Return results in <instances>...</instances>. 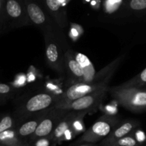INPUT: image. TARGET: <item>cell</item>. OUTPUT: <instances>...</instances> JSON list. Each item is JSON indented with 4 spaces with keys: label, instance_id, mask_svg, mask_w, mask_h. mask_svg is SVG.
I'll use <instances>...</instances> for the list:
<instances>
[{
    "label": "cell",
    "instance_id": "cell-24",
    "mask_svg": "<svg viewBox=\"0 0 146 146\" xmlns=\"http://www.w3.org/2000/svg\"><path fill=\"white\" fill-rule=\"evenodd\" d=\"M90 5L94 10H99L102 5V0H90Z\"/></svg>",
    "mask_w": 146,
    "mask_h": 146
},
{
    "label": "cell",
    "instance_id": "cell-22",
    "mask_svg": "<svg viewBox=\"0 0 146 146\" xmlns=\"http://www.w3.org/2000/svg\"><path fill=\"white\" fill-rule=\"evenodd\" d=\"M14 88L10 85L0 83V98H7L12 95Z\"/></svg>",
    "mask_w": 146,
    "mask_h": 146
},
{
    "label": "cell",
    "instance_id": "cell-26",
    "mask_svg": "<svg viewBox=\"0 0 146 146\" xmlns=\"http://www.w3.org/2000/svg\"><path fill=\"white\" fill-rule=\"evenodd\" d=\"M59 1H60V2L61 3L62 6V7H64V6L67 5V4H68V3L70 2V1H71V0H59Z\"/></svg>",
    "mask_w": 146,
    "mask_h": 146
},
{
    "label": "cell",
    "instance_id": "cell-7",
    "mask_svg": "<svg viewBox=\"0 0 146 146\" xmlns=\"http://www.w3.org/2000/svg\"><path fill=\"white\" fill-rule=\"evenodd\" d=\"M108 88L109 87L102 88L69 103L56 106L54 108H62L69 111H87L90 113L97 110L108 92Z\"/></svg>",
    "mask_w": 146,
    "mask_h": 146
},
{
    "label": "cell",
    "instance_id": "cell-23",
    "mask_svg": "<svg viewBox=\"0 0 146 146\" xmlns=\"http://www.w3.org/2000/svg\"><path fill=\"white\" fill-rule=\"evenodd\" d=\"M4 4H5V0H0V29H2L6 23Z\"/></svg>",
    "mask_w": 146,
    "mask_h": 146
},
{
    "label": "cell",
    "instance_id": "cell-16",
    "mask_svg": "<svg viewBox=\"0 0 146 146\" xmlns=\"http://www.w3.org/2000/svg\"><path fill=\"white\" fill-rule=\"evenodd\" d=\"M74 56L78 61L79 64L83 68L84 72V82L89 83L92 82L94 80V76L96 75V71L94 69V67L93 66L92 63L90 61L88 57L81 53H75L74 52Z\"/></svg>",
    "mask_w": 146,
    "mask_h": 146
},
{
    "label": "cell",
    "instance_id": "cell-25",
    "mask_svg": "<svg viewBox=\"0 0 146 146\" xmlns=\"http://www.w3.org/2000/svg\"><path fill=\"white\" fill-rule=\"evenodd\" d=\"M79 30H75V27H72L70 30V34L72 36V38H77L79 36Z\"/></svg>",
    "mask_w": 146,
    "mask_h": 146
},
{
    "label": "cell",
    "instance_id": "cell-28",
    "mask_svg": "<svg viewBox=\"0 0 146 146\" xmlns=\"http://www.w3.org/2000/svg\"><path fill=\"white\" fill-rule=\"evenodd\" d=\"M27 145H28V144L26 143H24V142H23V143H21L18 144V145H13V146H27Z\"/></svg>",
    "mask_w": 146,
    "mask_h": 146
},
{
    "label": "cell",
    "instance_id": "cell-18",
    "mask_svg": "<svg viewBox=\"0 0 146 146\" xmlns=\"http://www.w3.org/2000/svg\"><path fill=\"white\" fill-rule=\"evenodd\" d=\"M119 86H120L121 87H125V88H127V87H137V88L145 87L146 86V68L140 74L133 77V78Z\"/></svg>",
    "mask_w": 146,
    "mask_h": 146
},
{
    "label": "cell",
    "instance_id": "cell-27",
    "mask_svg": "<svg viewBox=\"0 0 146 146\" xmlns=\"http://www.w3.org/2000/svg\"><path fill=\"white\" fill-rule=\"evenodd\" d=\"M84 144H82V145H80L79 146H97L94 145V143H84Z\"/></svg>",
    "mask_w": 146,
    "mask_h": 146
},
{
    "label": "cell",
    "instance_id": "cell-29",
    "mask_svg": "<svg viewBox=\"0 0 146 146\" xmlns=\"http://www.w3.org/2000/svg\"><path fill=\"white\" fill-rule=\"evenodd\" d=\"M0 146H5V145H1V144H0Z\"/></svg>",
    "mask_w": 146,
    "mask_h": 146
},
{
    "label": "cell",
    "instance_id": "cell-1",
    "mask_svg": "<svg viewBox=\"0 0 146 146\" xmlns=\"http://www.w3.org/2000/svg\"><path fill=\"white\" fill-rule=\"evenodd\" d=\"M110 95L121 106L134 113L146 111V87H121L108 88Z\"/></svg>",
    "mask_w": 146,
    "mask_h": 146
},
{
    "label": "cell",
    "instance_id": "cell-2",
    "mask_svg": "<svg viewBox=\"0 0 146 146\" xmlns=\"http://www.w3.org/2000/svg\"><path fill=\"white\" fill-rule=\"evenodd\" d=\"M60 98V96L51 93H39L19 106L16 114L19 121H25L30 117L51 109L59 102Z\"/></svg>",
    "mask_w": 146,
    "mask_h": 146
},
{
    "label": "cell",
    "instance_id": "cell-31",
    "mask_svg": "<svg viewBox=\"0 0 146 146\" xmlns=\"http://www.w3.org/2000/svg\"><path fill=\"white\" fill-rule=\"evenodd\" d=\"M40 1H42V0H40Z\"/></svg>",
    "mask_w": 146,
    "mask_h": 146
},
{
    "label": "cell",
    "instance_id": "cell-21",
    "mask_svg": "<svg viewBox=\"0 0 146 146\" xmlns=\"http://www.w3.org/2000/svg\"><path fill=\"white\" fill-rule=\"evenodd\" d=\"M15 127L16 121L11 115H5L0 118V133Z\"/></svg>",
    "mask_w": 146,
    "mask_h": 146
},
{
    "label": "cell",
    "instance_id": "cell-10",
    "mask_svg": "<svg viewBox=\"0 0 146 146\" xmlns=\"http://www.w3.org/2000/svg\"><path fill=\"white\" fill-rule=\"evenodd\" d=\"M64 68L65 74L68 78V86L77 83L84 82V70L76 59L74 52L71 49L64 51Z\"/></svg>",
    "mask_w": 146,
    "mask_h": 146
},
{
    "label": "cell",
    "instance_id": "cell-4",
    "mask_svg": "<svg viewBox=\"0 0 146 146\" xmlns=\"http://www.w3.org/2000/svg\"><path fill=\"white\" fill-rule=\"evenodd\" d=\"M29 21L31 25L40 29L42 33L50 31L62 34V30L56 24L44 9L40 0H24Z\"/></svg>",
    "mask_w": 146,
    "mask_h": 146
},
{
    "label": "cell",
    "instance_id": "cell-14",
    "mask_svg": "<svg viewBox=\"0 0 146 146\" xmlns=\"http://www.w3.org/2000/svg\"><path fill=\"white\" fill-rule=\"evenodd\" d=\"M48 111L37 114L32 117H30L28 119H27L25 122L19 125L17 128H16L19 137L22 139L24 138L31 136L34 133V131H36L37 126Z\"/></svg>",
    "mask_w": 146,
    "mask_h": 146
},
{
    "label": "cell",
    "instance_id": "cell-20",
    "mask_svg": "<svg viewBox=\"0 0 146 146\" xmlns=\"http://www.w3.org/2000/svg\"><path fill=\"white\" fill-rule=\"evenodd\" d=\"M127 7L132 12L146 11V0H128L127 1Z\"/></svg>",
    "mask_w": 146,
    "mask_h": 146
},
{
    "label": "cell",
    "instance_id": "cell-17",
    "mask_svg": "<svg viewBox=\"0 0 146 146\" xmlns=\"http://www.w3.org/2000/svg\"><path fill=\"white\" fill-rule=\"evenodd\" d=\"M21 138L19 137L15 128L7 130L0 133V144L5 146H13L21 143Z\"/></svg>",
    "mask_w": 146,
    "mask_h": 146
},
{
    "label": "cell",
    "instance_id": "cell-15",
    "mask_svg": "<svg viewBox=\"0 0 146 146\" xmlns=\"http://www.w3.org/2000/svg\"><path fill=\"white\" fill-rule=\"evenodd\" d=\"M87 113H89L87 111H79L70 128L63 136L62 142L70 141L85 131V126L83 120Z\"/></svg>",
    "mask_w": 146,
    "mask_h": 146
},
{
    "label": "cell",
    "instance_id": "cell-11",
    "mask_svg": "<svg viewBox=\"0 0 146 146\" xmlns=\"http://www.w3.org/2000/svg\"><path fill=\"white\" fill-rule=\"evenodd\" d=\"M140 123L135 119H126L120 121L110 134L102 141V145L109 146L117 140L132 133L138 128Z\"/></svg>",
    "mask_w": 146,
    "mask_h": 146
},
{
    "label": "cell",
    "instance_id": "cell-13",
    "mask_svg": "<svg viewBox=\"0 0 146 146\" xmlns=\"http://www.w3.org/2000/svg\"><path fill=\"white\" fill-rule=\"evenodd\" d=\"M78 112L79 111H69L63 117L51 135V141L53 143L60 144L62 143L63 136L70 128Z\"/></svg>",
    "mask_w": 146,
    "mask_h": 146
},
{
    "label": "cell",
    "instance_id": "cell-19",
    "mask_svg": "<svg viewBox=\"0 0 146 146\" xmlns=\"http://www.w3.org/2000/svg\"><path fill=\"white\" fill-rule=\"evenodd\" d=\"M109 146H140V143L132 133L117 140Z\"/></svg>",
    "mask_w": 146,
    "mask_h": 146
},
{
    "label": "cell",
    "instance_id": "cell-3",
    "mask_svg": "<svg viewBox=\"0 0 146 146\" xmlns=\"http://www.w3.org/2000/svg\"><path fill=\"white\" fill-rule=\"evenodd\" d=\"M45 46V58L49 66L60 76L65 74L64 68V51L63 49L62 34L57 33H43Z\"/></svg>",
    "mask_w": 146,
    "mask_h": 146
},
{
    "label": "cell",
    "instance_id": "cell-30",
    "mask_svg": "<svg viewBox=\"0 0 146 146\" xmlns=\"http://www.w3.org/2000/svg\"><path fill=\"white\" fill-rule=\"evenodd\" d=\"M27 146H29V145H27Z\"/></svg>",
    "mask_w": 146,
    "mask_h": 146
},
{
    "label": "cell",
    "instance_id": "cell-5",
    "mask_svg": "<svg viewBox=\"0 0 146 146\" xmlns=\"http://www.w3.org/2000/svg\"><path fill=\"white\" fill-rule=\"evenodd\" d=\"M120 121V118L116 115L107 114L102 115L89 129L83 133L82 135L78 140V143H95L103 140L111 133Z\"/></svg>",
    "mask_w": 146,
    "mask_h": 146
},
{
    "label": "cell",
    "instance_id": "cell-12",
    "mask_svg": "<svg viewBox=\"0 0 146 146\" xmlns=\"http://www.w3.org/2000/svg\"><path fill=\"white\" fill-rule=\"evenodd\" d=\"M43 6L54 22L61 29L67 25V18L65 11L59 0H42Z\"/></svg>",
    "mask_w": 146,
    "mask_h": 146
},
{
    "label": "cell",
    "instance_id": "cell-9",
    "mask_svg": "<svg viewBox=\"0 0 146 146\" xmlns=\"http://www.w3.org/2000/svg\"><path fill=\"white\" fill-rule=\"evenodd\" d=\"M68 111L69 110L54 107L49 110L40 123L36 131L30 136L31 141H35L40 138L46 137L51 138L53 131Z\"/></svg>",
    "mask_w": 146,
    "mask_h": 146
},
{
    "label": "cell",
    "instance_id": "cell-8",
    "mask_svg": "<svg viewBox=\"0 0 146 146\" xmlns=\"http://www.w3.org/2000/svg\"><path fill=\"white\" fill-rule=\"evenodd\" d=\"M4 12L6 23L10 27L19 28L31 25L24 0H5Z\"/></svg>",
    "mask_w": 146,
    "mask_h": 146
},
{
    "label": "cell",
    "instance_id": "cell-6",
    "mask_svg": "<svg viewBox=\"0 0 146 146\" xmlns=\"http://www.w3.org/2000/svg\"><path fill=\"white\" fill-rule=\"evenodd\" d=\"M112 77L113 76H110L102 81H92L89 83L80 82L70 86L60 95V101L56 104L55 106L57 105L72 101L80 97L84 96L102 88H107L109 87V83Z\"/></svg>",
    "mask_w": 146,
    "mask_h": 146
}]
</instances>
